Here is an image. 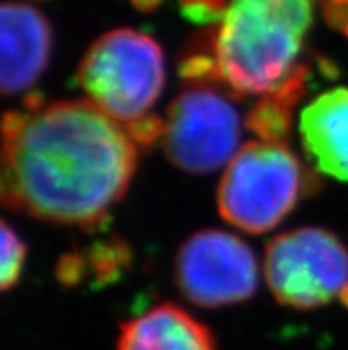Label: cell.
<instances>
[{"instance_id":"obj_2","label":"cell","mask_w":348,"mask_h":350,"mask_svg":"<svg viewBox=\"0 0 348 350\" xmlns=\"http://www.w3.org/2000/svg\"><path fill=\"white\" fill-rule=\"evenodd\" d=\"M314 0H235L215 32L222 84L240 96H265L300 66Z\"/></svg>"},{"instance_id":"obj_6","label":"cell","mask_w":348,"mask_h":350,"mask_svg":"<svg viewBox=\"0 0 348 350\" xmlns=\"http://www.w3.org/2000/svg\"><path fill=\"white\" fill-rule=\"evenodd\" d=\"M240 137L242 121L221 84H185L169 105L163 150L187 173L206 174L231 162Z\"/></svg>"},{"instance_id":"obj_10","label":"cell","mask_w":348,"mask_h":350,"mask_svg":"<svg viewBox=\"0 0 348 350\" xmlns=\"http://www.w3.org/2000/svg\"><path fill=\"white\" fill-rule=\"evenodd\" d=\"M118 350H215L204 324L176 304H160L121 325Z\"/></svg>"},{"instance_id":"obj_1","label":"cell","mask_w":348,"mask_h":350,"mask_svg":"<svg viewBox=\"0 0 348 350\" xmlns=\"http://www.w3.org/2000/svg\"><path fill=\"white\" fill-rule=\"evenodd\" d=\"M2 201L13 212L84 230L126 194L137 148L123 124L89 100H27L2 121Z\"/></svg>"},{"instance_id":"obj_13","label":"cell","mask_w":348,"mask_h":350,"mask_svg":"<svg viewBox=\"0 0 348 350\" xmlns=\"http://www.w3.org/2000/svg\"><path fill=\"white\" fill-rule=\"evenodd\" d=\"M91 271L96 274L98 281L114 280L121 269L128 263V247L121 240H112L109 244L96 245L89 254Z\"/></svg>"},{"instance_id":"obj_8","label":"cell","mask_w":348,"mask_h":350,"mask_svg":"<svg viewBox=\"0 0 348 350\" xmlns=\"http://www.w3.org/2000/svg\"><path fill=\"white\" fill-rule=\"evenodd\" d=\"M0 85L9 96L31 88L46 70L52 53V27L36 8L8 0L0 9Z\"/></svg>"},{"instance_id":"obj_17","label":"cell","mask_w":348,"mask_h":350,"mask_svg":"<svg viewBox=\"0 0 348 350\" xmlns=\"http://www.w3.org/2000/svg\"><path fill=\"white\" fill-rule=\"evenodd\" d=\"M130 2L141 13H153L155 9H159L162 5L163 0H130Z\"/></svg>"},{"instance_id":"obj_4","label":"cell","mask_w":348,"mask_h":350,"mask_svg":"<svg viewBox=\"0 0 348 350\" xmlns=\"http://www.w3.org/2000/svg\"><path fill=\"white\" fill-rule=\"evenodd\" d=\"M91 103L123 126L151 114L165 82L159 43L132 29H118L98 38L77 71Z\"/></svg>"},{"instance_id":"obj_18","label":"cell","mask_w":348,"mask_h":350,"mask_svg":"<svg viewBox=\"0 0 348 350\" xmlns=\"http://www.w3.org/2000/svg\"><path fill=\"white\" fill-rule=\"evenodd\" d=\"M340 301L343 302L345 306L348 308V284H347V286H345V288H343V292H341V295H340Z\"/></svg>"},{"instance_id":"obj_5","label":"cell","mask_w":348,"mask_h":350,"mask_svg":"<svg viewBox=\"0 0 348 350\" xmlns=\"http://www.w3.org/2000/svg\"><path fill=\"white\" fill-rule=\"evenodd\" d=\"M265 280L282 306L314 310L340 297L348 284V251L323 228L286 231L267 245Z\"/></svg>"},{"instance_id":"obj_14","label":"cell","mask_w":348,"mask_h":350,"mask_svg":"<svg viewBox=\"0 0 348 350\" xmlns=\"http://www.w3.org/2000/svg\"><path fill=\"white\" fill-rule=\"evenodd\" d=\"M181 13L187 20L198 25H210L224 18L228 0H180Z\"/></svg>"},{"instance_id":"obj_12","label":"cell","mask_w":348,"mask_h":350,"mask_svg":"<svg viewBox=\"0 0 348 350\" xmlns=\"http://www.w3.org/2000/svg\"><path fill=\"white\" fill-rule=\"evenodd\" d=\"M27 258V245L16 231L11 230L8 222H2V290L13 288L22 275Z\"/></svg>"},{"instance_id":"obj_11","label":"cell","mask_w":348,"mask_h":350,"mask_svg":"<svg viewBox=\"0 0 348 350\" xmlns=\"http://www.w3.org/2000/svg\"><path fill=\"white\" fill-rule=\"evenodd\" d=\"M304 89L306 66L300 64L284 84L258 100L245 118L247 129L254 133L258 141H286L291 126V114L304 94Z\"/></svg>"},{"instance_id":"obj_16","label":"cell","mask_w":348,"mask_h":350,"mask_svg":"<svg viewBox=\"0 0 348 350\" xmlns=\"http://www.w3.org/2000/svg\"><path fill=\"white\" fill-rule=\"evenodd\" d=\"M322 9L327 23L348 36V0H322Z\"/></svg>"},{"instance_id":"obj_7","label":"cell","mask_w":348,"mask_h":350,"mask_svg":"<svg viewBox=\"0 0 348 350\" xmlns=\"http://www.w3.org/2000/svg\"><path fill=\"white\" fill-rule=\"evenodd\" d=\"M260 269L252 249L221 230L198 231L174 260V281L181 295L203 308L238 304L258 288Z\"/></svg>"},{"instance_id":"obj_9","label":"cell","mask_w":348,"mask_h":350,"mask_svg":"<svg viewBox=\"0 0 348 350\" xmlns=\"http://www.w3.org/2000/svg\"><path fill=\"white\" fill-rule=\"evenodd\" d=\"M300 137L318 171L348 182V88L331 89L306 107Z\"/></svg>"},{"instance_id":"obj_15","label":"cell","mask_w":348,"mask_h":350,"mask_svg":"<svg viewBox=\"0 0 348 350\" xmlns=\"http://www.w3.org/2000/svg\"><path fill=\"white\" fill-rule=\"evenodd\" d=\"M124 130L128 135L132 137L135 144H142V146H151L155 141L163 139L165 133V121L159 118L157 114H148L141 120L133 121V123L126 124Z\"/></svg>"},{"instance_id":"obj_3","label":"cell","mask_w":348,"mask_h":350,"mask_svg":"<svg viewBox=\"0 0 348 350\" xmlns=\"http://www.w3.org/2000/svg\"><path fill=\"white\" fill-rule=\"evenodd\" d=\"M311 185L286 142H247L226 167L217 191L222 219L247 233H265L286 217Z\"/></svg>"}]
</instances>
